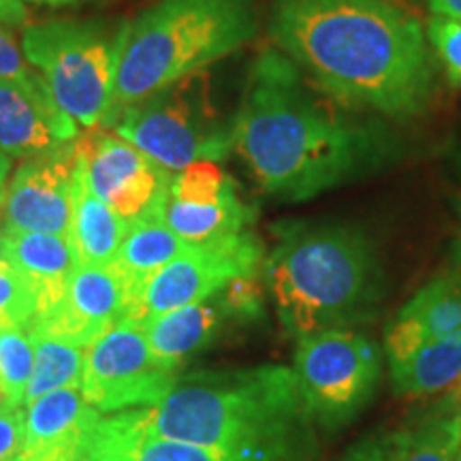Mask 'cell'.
<instances>
[{
	"label": "cell",
	"mask_w": 461,
	"mask_h": 461,
	"mask_svg": "<svg viewBox=\"0 0 461 461\" xmlns=\"http://www.w3.org/2000/svg\"><path fill=\"white\" fill-rule=\"evenodd\" d=\"M129 233V222L118 216L95 193L86 176L84 165L75 158L71 186V229L68 244L77 265L101 267L118 255V248Z\"/></svg>",
	"instance_id": "ac0fdd59"
},
{
	"label": "cell",
	"mask_w": 461,
	"mask_h": 461,
	"mask_svg": "<svg viewBox=\"0 0 461 461\" xmlns=\"http://www.w3.org/2000/svg\"><path fill=\"white\" fill-rule=\"evenodd\" d=\"M75 143L22 160L5 194V227L68 240Z\"/></svg>",
	"instance_id": "7c38bea8"
},
{
	"label": "cell",
	"mask_w": 461,
	"mask_h": 461,
	"mask_svg": "<svg viewBox=\"0 0 461 461\" xmlns=\"http://www.w3.org/2000/svg\"><path fill=\"white\" fill-rule=\"evenodd\" d=\"M37 71L28 65L22 51V45L11 37L5 26H0V79H17V82H28L37 77Z\"/></svg>",
	"instance_id": "d6a6232c"
},
{
	"label": "cell",
	"mask_w": 461,
	"mask_h": 461,
	"mask_svg": "<svg viewBox=\"0 0 461 461\" xmlns=\"http://www.w3.org/2000/svg\"><path fill=\"white\" fill-rule=\"evenodd\" d=\"M126 22L50 20L22 32V51L56 105L79 129H103L112 109Z\"/></svg>",
	"instance_id": "8992f818"
},
{
	"label": "cell",
	"mask_w": 461,
	"mask_h": 461,
	"mask_svg": "<svg viewBox=\"0 0 461 461\" xmlns=\"http://www.w3.org/2000/svg\"><path fill=\"white\" fill-rule=\"evenodd\" d=\"M233 152L265 194L295 203L393 163L397 141L387 124L342 112L291 58L267 48L248 71Z\"/></svg>",
	"instance_id": "6da1fadb"
},
{
	"label": "cell",
	"mask_w": 461,
	"mask_h": 461,
	"mask_svg": "<svg viewBox=\"0 0 461 461\" xmlns=\"http://www.w3.org/2000/svg\"><path fill=\"white\" fill-rule=\"evenodd\" d=\"M263 274L282 327L295 339L355 330L384 295L376 246L355 224H282Z\"/></svg>",
	"instance_id": "3957f363"
},
{
	"label": "cell",
	"mask_w": 461,
	"mask_h": 461,
	"mask_svg": "<svg viewBox=\"0 0 461 461\" xmlns=\"http://www.w3.org/2000/svg\"><path fill=\"white\" fill-rule=\"evenodd\" d=\"M5 241L7 263L31 285L37 299L34 319L54 310L65 299L68 278L77 267L68 240L51 233H24L5 227Z\"/></svg>",
	"instance_id": "e0dca14e"
},
{
	"label": "cell",
	"mask_w": 461,
	"mask_h": 461,
	"mask_svg": "<svg viewBox=\"0 0 461 461\" xmlns=\"http://www.w3.org/2000/svg\"><path fill=\"white\" fill-rule=\"evenodd\" d=\"M28 5H37V7H51V9H58V7H73V5H82V3H88V0H24Z\"/></svg>",
	"instance_id": "74e56055"
},
{
	"label": "cell",
	"mask_w": 461,
	"mask_h": 461,
	"mask_svg": "<svg viewBox=\"0 0 461 461\" xmlns=\"http://www.w3.org/2000/svg\"><path fill=\"white\" fill-rule=\"evenodd\" d=\"M267 32L339 105L406 120L434 101L438 68L428 34L391 0H274Z\"/></svg>",
	"instance_id": "7a4b0ae2"
},
{
	"label": "cell",
	"mask_w": 461,
	"mask_h": 461,
	"mask_svg": "<svg viewBox=\"0 0 461 461\" xmlns=\"http://www.w3.org/2000/svg\"><path fill=\"white\" fill-rule=\"evenodd\" d=\"M26 20L28 9L24 0H0V26H24Z\"/></svg>",
	"instance_id": "e575fe53"
},
{
	"label": "cell",
	"mask_w": 461,
	"mask_h": 461,
	"mask_svg": "<svg viewBox=\"0 0 461 461\" xmlns=\"http://www.w3.org/2000/svg\"><path fill=\"white\" fill-rule=\"evenodd\" d=\"M11 160L7 154L0 149V199H5V194H7V177L11 173Z\"/></svg>",
	"instance_id": "8d00e7d4"
},
{
	"label": "cell",
	"mask_w": 461,
	"mask_h": 461,
	"mask_svg": "<svg viewBox=\"0 0 461 461\" xmlns=\"http://www.w3.org/2000/svg\"><path fill=\"white\" fill-rule=\"evenodd\" d=\"M103 129L131 141L169 173L233 152L235 113L218 101L210 68L154 92L115 113Z\"/></svg>",
	"instance_id": "52a82bcc"
},
{
	"label": "cell",
	"mask_w": 461,
	"mask_h": 461,
	"mask_svg": "<svg viewBox=\"0 0 461 461\" xmlns=\"http://www.w3.org/2000/svg\"><path fill=\"white\" fill-rule=\"evenodd\" d=\"M32 348L31 325L0 327V380H3L14 408H20L24 403L34 363Z\"/></svg>",
	"instance_id": "4316f807"
},
{
	"label": "cell",
	"mask_w": 461,
	"mask_h": 461,
	"mask_svg": "<svg viewBox=\"0 0 461 461\" xmlns=\"http://www.w3.org/2000/svg\"><path fill=\"white\" fill-rule=\"evenodd\" d=\"M255 210L240 199L238 190L216 203H184L167 199L165 222L188 244H205L244 233L255 221Z\"/></svg>",
	"instance_id": "7402d4cb"
},
{
	"label": "cell",
	"mask_w": 461,
	"mask_h": 461,
	"mask_svg": "<svg viewBox=\"0 0 461 461\" xmlns=\"http://www.w3.org/2000/svg\"><path fill=\"white\" fill-rule=\"evenodd\" d=\"M310 417L319 428L350 423L376 393L383 353L357 330H331L297 339L293 361Z\"/></svg>",
	"instance_id": "ba28073f"
},
{
	"label": "cell",
	"mask_w": 461,
	"mask_h": 461,
	"mask_svg": "<svg viewBox=\"0 0 461 461\" xmlns=\"http://www.w3.org/2000/svg\"><path fill=\"white\" fill-rule=\"evenodd\" d=\"M26 411L0 412V461H15L24 451Z\"/></svg>",
	"instance_id": "1f68e13d"
},
{
	"label": "cell",
	"mask_w": 461,
	"mask_h": 461,
	"mask_svg": "<svg viewBox=\"0 0 461 461\" xmlns=\"http://www.w3.org/2000/svg\"><path fill=\"white\" fill-rule=\"evenodd\" d=\"M459 257H461V240H459Z\"/></svg>",
	"instance_id": "b9f144b4"
},
{
	"label": "cell",
	"mask_w": 461,
	"mask_h": 461,
	"mask_svg": "<svg viewBox=\"0 0 461 461\" xmlns=\"http://www.w3.org/2000/svg\"><path fill=\"white\" fill-rule=\"evenodd\" d=\"M457 461H461V451H459V457H457Z\"/></svg>",
	"instance_id": "ee69618b"
},
{
	"label": "cell",
	"mask_w": 461,
	"mask_h": 461,
	"mask_svg": "<svg viewBox=\"0 0 461 461\" xmlns=\"http://www.w3.org/2000/svg\"><path fill=\"white\" fill-rule=\"evenodd\" d=\"M148 408L101 417L79 442L75 461H135L148 436Z\"/></svg>",
	"instance_id": "484cf974"
},
{
	"label": "cell",
	"mask_w": 461,
	"mask_h": 461,
	"mask_svg": "<svg viewBox=\"0 0 461 461\" xmlns=\"http://www.w3.org/2000/svg\"><path fill=\"white\" fill-rule=\"evenodd\" d=\"M5 411H14V403H11L7 391H5L3 380H0V412H5Z\"/></svg>",
	"instance_id": "ab89813d"
},
{
	"label": "cell",
	"mask_w": 461,
	"mask_h": 461,
	"mask_svg": "<svg viewBox=\"0 0 461 461\" xmlns=\"http://www.w3.org/2000/svg\"><path fill=\"white\" fill-rule=\"evenodd\" d=\"M190 244L165 222V207L148 212L129 224V233L118 248V255L112 261L113 269L129 288L131 310L143 285L165 267L167 263L180 257ZM129 310V312H131ZM129 316V314H126Z\"/></svg>",
	"instance_id": "d6986e66"
},
{
	"label": "cell",
	"mask_w": 461,
	"mask_h": 461,
	"mask_svg": "<svg viewBox=\"0 0 461 461\" xmlns=\"http://www.w3.org/2000/svg\"><path fill=\"white\" fill-rule=\"evenodd\" d=\"M393 457L395 434H380L357 442L339 461H393Z\"/></svg>",
	"instance_id": "836d02e7"
},
{
	"label": "cell",
	"mask_w": 461,
	"mask_h": 461,
	"mask_svg": "<svg viewBox=\"0 0 461 461\" xmlns=\"http://www.w3.org/2000/svg\"><path fill=\"white\" fill-rule=\"evenodd\" d=\"M461 331V274L438 276L397 312L384 331L389 366L419 346Z\"/></svg>",
	"instance_id": "9a60e30c"
},
{
	"label": "cell",
	"mask_w": 461,
	"mask_h": 461,
	"mask_svg": "<svg viewBox=\"0 0 461 461\" xmlns=\"http://www.w3.org/2000/svg\"><path fill=\"white\" fill-rule=\"evenodd\" d=\"M180 370L160 363L149 350L143 327L120 321L88 346L82 393L101 414L152 408L165 400Z\"/></svg>",
	"instance_id": "30bf717a"
},
{
	"label": "cell",
	"mask_w": 461,
	"mask_h": 461,
	"mask_svg": "<svg viewBox=\"0 0 461 461\" xmlns=\"http://www.w3.org/2000/svg\"><path fill=\"white\" fill-rule=\"evenodd\" d=\"M15 461H75V459L65 457V455H51V457H31V455H20Z\"/></svg>",
	"instance_id": "f35d334b"
},
{
	"label": "cell",
	"mask_w": 461,
	"mask_h": 461,
	"mask_svg": "<svg viewBox=\"0 0 461 461\" xmlns=\"http://www.w3.org/2000/svg\"><path fill=\"white\" fill-rule=\"evenodd\" d=\"M79 126L56 105L41 77L0 79V149L9 158H31L73 146Z\"/></svg>",
	"instance_id": "5bb4252c"
},
{
	"label": "cell",
	"mask_w": 461,
	"mask_h": 461,
	"mask_svg": "<svg viewBox=\"0 0 461 461\" xmlns=\"http://www.w3.org/2000/svg\"><path fill=\"white\" fill-rule=\"evenodd\" d=\"M221 299L229 316L235 319H257L263 312V286L258 274L240 276L221 291Z\"/></svg>",
	"instance_id": "4dcf8cb0"
},
{
	"label": "cell",
	"mask_w": 461,
	"mask_h": 461,
	"mask_svg": "<svg viewBox=\"0 0 461 461\" xmlns=\"http://www.w3.org/2000/svg\"><path fill=\"white\" fill-rule=\"evenodd\" d=\"M32 331L34 363L28 380L24 403L56 389H82L86 350L84 346L62 342L41 331Z\"/></svg>",
	"instance_id": "d4e9b609"
},
{
	"label": "cell",
	"mask_w": 461,
	"mask_h": 461,
	"mask_svg": "<svg viewBox=\"0 0 461 461\" xmlns=\"http://www.w3.org/2000/svg\"><path fill=\"white\" fill-rule=\"evenodd\" d=\"M37 299L28 282L9 263L0 265V327L32 325Z\"/></svg>",
	"instance_id": "f1b7e54d"
},
{
	"label": "cell",
	"mask_w": 461,
	"mask_h": 461,
	"mask_svg": "<svg viewBox=\"0 0 461 461\" xmlns=\"http://www.w3.org/2000/svg\"><path fill=\"white\" fill-rule=\"evenodd\" d=\"M238 190L214 160H201L188 165L171 177V199L184 203H216Z\"/></svg>",
	"instance_id": "83f0119b"
},
{
	"label": "cell",
	"mask_w": 461,
	"mask_h": 461,
	"mask_svg": "<svg viewBox=\"0 0 461 461\" xmlns=\"http://www.w3.org/2000/svg\"><path fill=\"white\" fill-rule=\"evenodd\" d=\"M148 434L218 451H255L316 436L293 367L197 372L148 408Z\"/></svg>",
	"instance_id": "277c9868"
},
{
	"label": "cell",
	"mask_w": 461,
	"mask_h": 461,
	"mask_svg": "<svg viewBox=\"0 0 461 461\" xmlns=\"http://www.w3.org/2000/svg\"><path fill=\"white\" fill-rule=\"evenodd\" d=\"M101 412L86 402L82 389H56L26 406V440L22 455L51 457L67 455L75 459L79 442Z\"/></svg>",
	"instance_id": "2e32d148"
},
{
	"label": "cell",
	"mask_w": 461,
	"mask_h": 461,
	"mask_svg": "<svg viewBox=\"0 0 461 461\" xmlns=\"http://www.w3.org/2000/svg\"><path fill=\"white\" fill-rule=\"evenodd\" d=\"M461 451V406L448 402L412 428L395 431L393 461H457Z\"/></svg>",
	"instance_id": "cb8c5ba5"
},
{
	"label": "cell",
	"mask_w": 461,
	"mask_h": 461,
	"mask_svg": "<svg viewBox=\"0 0 461 461\" xmlns=\"http://www.w3.org/2000/svg\"><path fill=\"white\" fill-rule=\"evenodd\" d=\"M129 310V288L112 263L101 267L77 265L68 278L65 299L37 316L31 330L88 348L113 325L126 321Z\"/></svg>",
	"instance_id": "4fadbf2b"
},
{
	"label": "cell",
	"mask_w": 461,
	"mask_h": 461,
	"mask_svg": "<svg viewBox=\"0 0 461 461\" xmlns=\"http://www.w3.org/2000/svg\"><path fill=\"white\" fill-rule=\"evenodd\" d=\"M265 250L250 229L230 238L190 244L149 278L126 321L143 327L173 310L205 302L240 276L258 274Z\"/></svg>",
	"instance_id": "9c48e42d"
},
{
	"label": "cell",
	"mask_w": 461,
	"mask_h": 461,
	"mask_svg": "<svg viewBox=\"0 0 461 461\" xmlns=\"http://www.w3.org/2000/svg\"><path fill=\"white\" fill-rule=\"evenodd\" d=\"M431 14L461 20V0H428Z\"/></svg>",
	"instance_id": "d590c367"
},
{
	"label": "cell",
	"mask_w": 461,
	"mask_h": 461,
	"mask_svg": "<svg viewBox=\"0 0 461 461\" xmlns=\"http://www.w3.org/2000/svg\"><path fill=\"white\" fill-rule=\"evenodd\" d=\"M257 32V0H158L143 9L126 22L105 124L122 109L246 48Z\"/></svg>",
	"instance_id": "5b68a950"
},
{
	"label": "cell",
	"mask_w": 461,
	"mask_h": 461,
	"mask_svg": "<svg viewBox=\"0 0 461 461\" xmlns=\"http://www.w3.org/2000/svg\"><path fill=\"white\" fill-rule=\"evenodd\" d=\"M224 316L229 314L222 305L221 293H216L205 302L148 321L143 325V336L160 363L180 370L188 357H193L214 338Z\"/></svg>",
	"instance_id": "ffe728a7"
},
{
	"label": "cell",
	"mask_w": 461,
	"mask_h": 461,
	"mask_svg": "<svg viewBox=\"0 0 461 461\" xmlns=\"http://www.w3.org/2000/svg\"><path fill=\"white\" fill-rule=\"evenodd\" d=\"M316 455H319L316 436L291 445L255 448V451H218V448L148 434L140 445L135 461H316Z\"/></svg>",
	"instance_id": "603a6c76"
},
{
	"label": "cell",
	"mask_w": 461,
	"mask_h": 461,
	"mask_svg": "<svg viewBox=\"0 0 461 461\" xmlns=\"http://www.w3.org/2000/svg\"><path fill=\"white\" fill-rule=\"evenodd\" d=\"M3 203H5V199H0V207H3Z\"/></svg>",
	"instance_id": "7bdbcfd3"
},
{
	"label": "cell",
	"mask_w": 461,
	"mask_h": 461,
	"mask_svg": "<svg viewBox=\"0 0 461 461\" xmlns=\"http://www.w3.org/2000/svg\"><path fill=\"white\" fill-rule=\"evenodd\" d=\"M75 158L84 165L92 190L129 224L169 199L173 173L112 131L79 135Z\"/></svg>",
	"instance_id": "8fae6325"
},
{
	"label": "cell",
	"mask_w": 461,
	"mask_h": 461,
	"mask_svg": "<svg viewBox=\"0 0 461 461\" xmlns=\"http://www.w3.org/2000/svg\"><path fill=\"white\" fill-rule=\"evenodd\" d=\"M7 263V241H5V227L0 224V265Z\"/></svg>",
	"instance_id": "60d3db41"
},
{
	"label": "cell",
	"mask_w": 461,
	"mask_h": 461,
	"mask_svg": "<svg viewBox=\"0 0 461 461\" xmlns=\"http://www.w3.org/2000/svg\"><path fill=\"white\" fill-rule=\"evenodd\" d=\"M389 367L402 395L423 397L453 389L461 383V331L419 346Z\"/></svg>",
	"instance_id": "44dd1931"
},
{
	"label": "cell",
	"mask_w": 461,
	"mask_h": 461,
	"mask_svg": "<svg viewBox=\"0 0 461 461\" xmlns=\"http://www.w3.org/2000/svg\"><path fill=\"white\" fill-rule=\"evenodd\" d=\"M425 34L436 60L445 67L448 84L461 90V20L431 14Z\"/></svg>",
	"instance_id": "f546056e"
}]
</instances>
